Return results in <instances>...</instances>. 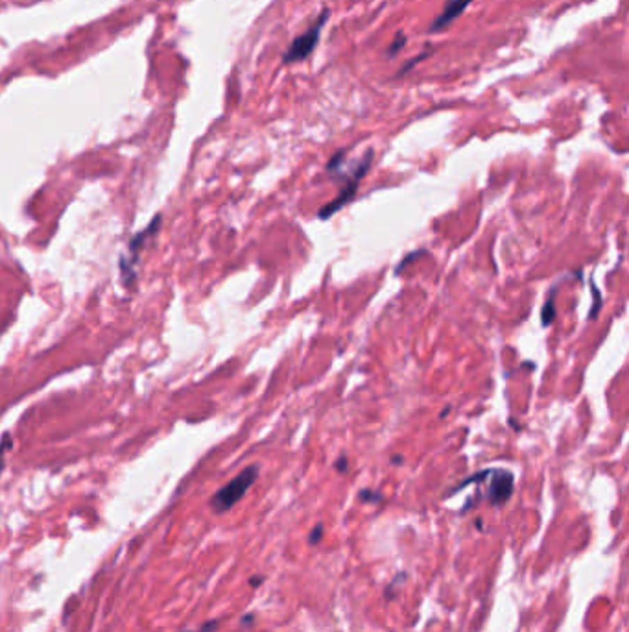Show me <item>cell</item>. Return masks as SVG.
I'll use <instances>...</instances> for the list:
<instances>
[{"label": "cell", "instance_id": "1", "mask_svg": "<svg viewBox=\"0 0 629 632\" xmlns=\"http://www.w3.org/2000/svg\"><path fill=\"white\" fill-rule=\"evenodd\" d=\"M328 17H331V11L325 8V10H321V13L316 17V21L290 43V47L286 48L285 54H282V63H285V65H294V63L305 61V59L316 50L323 28H325V24H327L328 21Z\"/></svg>", "mask_w": 629, "mask_h": 632}, {"label": "cell", "instance_id": "2", "mask_svg": "<svg viewBox=\"0 0 629 632\" xmlns=\"http://www.w3.org/2000/svg\"><path fill=\"white\" fill-rule=\"evenodd\" d=\"M259 477V466H248L245 470H242L238 476L231 479L225 486H222L216 494L211 499V507L214 512H225L229 508H233L236 503L245 496V492L250 490L253 483L257 481Z\"/></svg>", "mask_w": 629, "mask_h": 632}, {"label": "cell", "instance_id": "3", "mask_svg": "<svg viewBox=\"0 0 629 632\" xmlns=\"http://www.w3.org/2000/svg\"><path fill=\"white\" fill-rule=\"evenodd\" d=\"M159 224H161V214H157L153 222H151L144 231H141L139 235L130 242V251H128V256L120 261V270H122V281H124L126 288H131V285L135 283L137 279V272H135V265L139 261V253H141L142 246L144 242L148 241V237H153L159 230Z\"/></svg>", "mask_w": 629, "mask_h": 632}, {"label": "cell", "instance_id": "4", "mask_svg": "<svg viewBox=\"0 0 629 632\" xmlns=\"http://www.w3.org/2000/svg\"><path fill=\"white\" fill-rule=\"evenodd\" d=\"M491 481L487 488V499L494 507H502L513 494V473L508 470H489Z\"/></svg>", "mask_w": 629, "mask_h": 632}, {"label": "cell", "instance_id": "5", "mask_svg": "<svg viewBox=\"0 0 629 632\" xmlns=\"http://www.w3.org/2000/svg\"><path fill=\"white\" fill-rule=\"evenodd\" d=\"M471 4H473V0H447V4L441 10V13L432 21L428 34H437V31H443L445 28L450 27Z\"/></svg>", "mask_w": 629, "mask_h": 632}, {"label": "cell", "instance_id": "6", "mask_svg": "<svg viewBox=\"0 0 629 632\" xmlns=\"http://www.w3.org/2000/svg\"><path fill=\"white\" fill-rule=\"evenodd\" d=\"M404 45H406V36L402 34V31H399V34L393 37V41H391V45L388 47V52L386 54H388L390 58H393V56H397V54L404 48Z\"/></svg>", "mask_w": 629, "mask_h": 632}, {"label": "cell", "instance_id": "7", "mask_svg": "<svg viewBox=\"0 0 629 632\" xmlns=\"http://www.w3.org/2000/svg\"><path fill=\"white\" fill-rule=\"evenodd\" d=\"M554 318H556V311H554V298H548V302L545 303V309H543V313H541V320H543V325H545V328H548V325L552 324V322H554Z\"/></svg>", "mask_w": 629, "mask_h": 632}, {"label": "cell", "instance_id": "8", "mask_svg": "<svg viewBox=\"0 0 629 632\" xmlns=\"http://www.w3.org/2000/svg\"><path fill=\"white\" fill-rule=\"evenodd\" d=\"M11 448V439L10 434H6L2 442H0V473L4 470V462H6V455H8V450Z\"/></svg>", "mask_w": 629, "mask_h": 632}, {"label": "cell", "instance_id": "9", "mask_svg": "<svg viewBox=\"0 0 629 632\" xmlns=\"http://www.w3.org/2000/svg\"><path fill=\"white\" fill-rule=\"evenodd\" d=\"M427 54H428V52H421V54H417L416 58L411 59V61L404 63V65H402V67H400V71H399V76H402V74H406V71H410V68H411V67H414V65H417V63L421 61V59H425V58H427Z\"/></svg>", "mask_w": 629, "mask_h": 632}, {"label": "cell", "instance_id": "10", "mask_svg": "<svg viewBox=\"0 0 629 632\" xmlns=\"http://www.w3.org/2000/svg\"><path fill=\"white\" fill-rule=\"evenodd\" d=\"M321 538H323V525L321 523H317L316 527L312 529L310 536H308V542H310V545H316V543L319 542Z\"/></svg>", "mask_w": 629, "mask_h": 632}, {"label": "cell", "instance_id": "11", "mask_svg": "<svg viewBox=\"0 0 629 632\" xmlns=\"http://www.w3.org/2000/svg\"><path fill=\"white\" fill-rule=\"evenodd\" d=\"M360 499H364L365 503H377V501H380V494L379 492L362 490L360 492Z\"/></svg>", "mask_w": 629, "mask_h": 632}, {"label": "cell", "instance_id": "12", "mask_svg": "<svg viewBox=\"0 0 629 632\" xmlns=\"http://www.w3.org/2000/svg\"><path fill=\"white\" fill-rule=\"evenodd\" d=\"M216 629H218V622H209V623H205L199 631H190V632H213V631H216Z\"/></svg>", "mask_w": 629, "mask_h": 632}, {"label": "cell", "instance_id": "13", "mask_svg": "<svg viewBox=\"0 0 629 632\" xmlns=\"http://www.w3.org/2000/svg\"><path fill=\"white\" fill-rule=\"evenodd\" d=\"M334 466H336V470H340V471H347V459H345V457H340L338 460H336V462H334Z\"/></svg>", "mask_w": 629, "mask_h": 632}, {"label": "cell", "instance_id": "14", "mask_svg": "<svg viewBox=\"0 0 629 632\" xmlns=\"http://www.w3.org/2000/svg\"><path fill=\"white\" fill-rule=\"evenodd\" d=\"M402 462V457H391V464H399Z\"/></svg>", "mask_w": 629, "mask_h": 632}, {"label": "cell", "instance_id": "15", "mask_svg": "<svg viewBox=\"0 0 629 632\" xmlns=\"http://www.w3.org/2000/svg\"><path fill=\"white\" fill-rule=\"evenodd\" d=\"M260 582H262V577H255V579H251V585L253 586L260 585Z\"/></svg>", "mask_w": 629, "mask_h": 632}]
</instances>
